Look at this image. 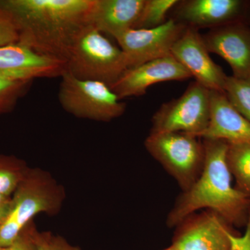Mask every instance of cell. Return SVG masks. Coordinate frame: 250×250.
Instances as JSON below:
<instances>
[{
  "mask_svg": "<svg viewBox=\"0 0 250 250\" xmlns=\"http://www.w3.org/2000/svg\"><path fill=\"white\" fill-rule=\"evenodd\" d=\"M94 0H0V20L17 31L18 42L66 63L74 42L90 24Z\"/></svg>",
  "mask_w": 250,
  "mask_h": 250,
  "instance_id": "6da1fadb",
  "label": "cell"
},
{
  "mask_svg": "<svg viewBox=\"0 0 250 250\" xmlns=\"http://www.w3.org/2000/svg\"><path fill=\"white\" fill-rule=\"evenodd\" d=\"M191 77L190 72L170 55L127 69L110 88L122 100L142 96L155 83Z\"/></svg>",
  "mask_w": 250,
  "mask_h": 250,
  "instance_id": "8fae6325",
  "label": "cell"
},
{
  "mask_svg": "<svg viewBox=\"0 0 250 250\" xmlns=\"http://www.w3.org/2000/svg\"><path fill=\"white\" fill-rule=\"evenodd\" d=\"M128 69L124 52L93 26L83 29L70 49L65 72L111 86Z\"/></svg>",
  "mask_w": 250,
  "mask_h": 250,
  "instance_id": "277c9868",
  "label": "cell"
},
{
  "mask_svg": "<svg viewBox=\"0 0 250 250\" xmlns=\"http://www.w3.org/2000/svg\"><path fill=\"white\" fill-rule=\"evenodd\" d=\"M163 250H178L176 249V248H173L172 246H169L168 248H166V249Z\"/></svg>",
  "mask_w": 250,
  "mask_h": 250,
  "instance_id": "4316f807",
  "label": "cell"
},
{
  "mask_svg": "<svg viewBox=\"0 0 250 250\" xmlns=\"http://www.w3.org/2000/svg\"><path fill=\"white\" fill-rule=\"evenodd\" d=\"M210 93L193 82L182 96L164 104L156 112L150 132H182L198 138L209 121Z\"/></svg>",
  "mask_w": 250,
  "mask_h": 250,
  "instance_id": "52a82bcc",
  "label": "cell"
},
{
  "mask_svg": "<svg viewBox=\"0 0 250 250\" xmlns=\"http://www.w3.org/2000/svg\"><path fill=\"white\" fill-rule=\"evenodd\" d=\"M65 62L42 55L19 42L0 46V75L16 80L62 77Z\"/></svg>",
  "mask_w": 250,
  "mask_h": 250,
  "instance_id": "7c38bea8",
  "label": "cell"
},
{
  "mask_svg": "<svg viewBox=\"0 0 250 250\" xmlns=\"http://www.w3.org/2000/svg\"><path fill=\"white\" fill-rule=\"evenodd\" d=\"M30 167L22 159L0 154V194L11 197Z\"/></svg>",
  "mask_w": 250,
  "mask_h": 250,
  "instance_id": "ac0fdd59",
  "label": "cell"
},
{
  "mask_svg": "<svg viewBox=\"0 0 250 250\" xmlns=\"http://www.w3.org/2000/svg\"><path fill=\"white\" fill-rule=\"evenodd\" d=\"M246 226V231L242 236L236 233H230V250H250V210Z\"/></svg>",
  "mask_w": 250,
  "mask_h": 250,
  "instance_id": "cb8c5ba5",
  "label": "cell"
},
{
  "mask_svg": "<svg viewBox=\"0 0 250 250\" xmlns=\"http://www.w3.org/2000/svg\"><path fill=\"white\" fill-rule=\"evenodd\" d=\"M36 243L38 250H82L79 247L72 246L62 236L51 231H38Z\"/></svg>",
  "mask_w": 250,
  "mask_h": 250,
  "instance_id": "7402d4cb",
  "label": "cell"
},
{
  "mask_svg": "<svg viewBox=\"0 0 250 250\" xmlns=\"http://www.w3.org/2000/svg\"><path fill=\"white\" fill-rule=\"evenodd\" d=\"M231 226L213 210H202L175 228L171 246L178 250H230Z\"/></svg>",
  "mask_w": 250,
  "mask_h": 250,
  "instance_id": "9c48e42d",
  "label": "cell"
},
{
  "mask_svg": "<svg viewBox=\"0 0 250 250\" xmlns=\"http://www.w3.org/2000/svg\"><path fill=\"white\" fill-rule=\"evenodd\" d=\"M198 138L228 144L250 142V123L237 111L225 93L210 90L209 121Z\"/></svg>",
  "mask_w": 250,
  "mask_h": 250,
  "instance_id": "9a60e30c",
  "label": "cell"
},
{
  "mask_svg": "<svg viewBox=\"0 0 250 250\" xmlns=\"http://www.w3.org/2000/svg\"><path fill=\"white\" fill-rule=\"evenodd\" d=\"M17 31L10 23L0 20V46L18 42Z\"/></svg>",
  "mask_w": 250,
  "mask_h": 250,
  "instance_id": "d4e9b609",
  "label": "cell"
},
{
  "mask_svg": "<svg viewBox=\"0 0 250 250\" xmlns=\"http://www.w3.org/2000/svg\"><path fill=\"white\" fill-rule=\"evenodd\" d=\"M202 39L210 53L228 62L233 77H250V28L243 21L213 28Z\"/></svg>",
  "mask_w": 250,
  "mask_h": 250,
  "instance_id": "4fadbf2b",
  "label": "cell"
},
{
  "mask_svg": "<svg viewBox=\"0 0 250 250\" xmlns=\"http://www.w3.org/2000/svg\"><path fill=\"white\" fill-rule=\"evenodd\" d=\"M65 197V188L52 174L30 167L11 196L9 213L0 226V247L11 244L36 215L58 214Z\"/></svg>",
  "mask_w": 250,
  "mask_h": 250,
  "instance_id": "3957f363",
  "label": "cell"
},
{
  "mask_svg": "<svg viewBox=\"0 0 250 250\" xmlns=\"http://www.w3.org/2000/svg\"><path fill=\"white\" fill-rule=\"evenodd\" d=\"M177 0H146L135 29H152L167 21V15L178 4Z\"/></svg>",
  "mask_w": 250,
  "mask_h": 250,
  "instance_id": "ffe728a7",
  "label": "cell"
},
{
  "mask_svg": "<svg viewBox=\"0 0 250 250\" xmlns=\"http://www.w3.org/2000/svg\"><path fill=\"white\" fill-rule=\"evenodd\" d=\"M33 80H16L0 75V115L9 113L27 93Z\"/></svg>",
  "mask_w": 250,
  "mask_h": 250,
  "instance_id": "44dd1931",
  "label": "cell"
},
{
  "mask_svg": "<svg viewBox=\"0 0 250 250\" xmlns=\"http://www.w3.org/2000/svg\"><path fill=\"white\" fill-rule=\"evenodd\" d=\"M187 27L170 19L152 29H129L115 39L124 52L129 69L171 55L172 47Z\"/></svg>",
  "mask_w": 250,
  "mask_h": 250,
  "instance_id": "ba28073f",
  "label": "cell"
},
{
  "mask_svg": "<svg viewBox=\"0 0 250 250\" xmlns=\"http://www.w3.org/2000/svg\"><path fill=\"white\" fill-rule=\"evenodd\" d=\"M61 77L59 103L72 116L90 121L109 122L124 114L126 104L106 83L80 80L67 72Z\"/></svg>",
  "mask_w": 250,
  "mask_h": 250,
  "instance_id": "8992f818",
  "label": "cell"
},
{
  "mask_svg": "<svg viewBox=\"0 0 250 250\" xmlns=\"http://www.w3.org/2000/svg\"><path fill=\"white\" fill-rule=\"evenodd\" d=\"M144 145L149 154L175 179L182 192L188 190L200 177L205 157L200 138L182 132H150Z\"/></svg>",
  "mask_w": 250,
  "mask_h": 250,
  "instance_id": "5b68a950",
  "label": "cell"
},
{
  "mask_svg": "<svg viewBox=\"0 0 250 250\" xmlns=\"http://www.w3.org/2000/svg\"><path fill=\"white\" fill-rule=\"evenodd\" d=\"M224 93L237 111L250 123V77L228 76Z\"/></svg>",
  "mask_w": 250,
  "mask_h": 250,
  "instance_id": "d6986e66",
  "label": "cell"
},
{
  "mask_svg": "<svg viewBox=\"0 0 250 250\" xmlns=\"http://www.w3.org/2000/svg\"><path fill=\"white\" fill-rule=\"evenodd\" d=\"M37 232L35 223L31 222L11 244L0 247V250H38L36 243Z\"/></svg>",
  "mask_w": 250,
  "mask_h": 250,
  "instance_id": "603a6c76",
  "label": "cell"
},
{
  "mask_svg": "<svg viewBox=\"0 0 250 250\" xmlns=\"http://www.w3.org/2000/svg\"><path fill=\"white\" fill-rule=\"evenodd\" d=\"M198 29L188 27L171 49V55L190 72L195 82L211 91L223 92L228 75L210 58Z\"/></svg>",
  "mask_w": 250,
  "mask_h": 250,
  "instance_id": "30bf717a",
  "label": "cell"
},
{
  "mask_svg": "<svg viewBox=\"0 0 250 250\" xmlns=\"http://www.w3.org/2000/svg\"><path fill=\"white\" fill-rule=\"evenodd\" d=\"M11 200V197L0 194V226L4 223L5 219L9 213Z\"/></svg>",
  "mask_w": 250,
  "mask_h": 250,
  "instance_id": "484cf974",
  "label": "cell"
},
{
  "mask_svg": "<svg viewBox=\"0 0 250 250\" xmlns=\"http://www.w3.org/2000/svg\"><path fill=\"white\" fill-rule=\"evenodd\" d=\"M178 5L175 21L198 29L242 21L248 4L242 0H189Z\"/></svg>",
  "mask_w": 250,
  "mask_h": 250,
  "instance_id": "5bb4252c",
  "label": "cell"
},
{
  "mask_svg": "<svg viewBox=\"0 0 250 250\" xmlns=\"http://www.w3.org/2000/svg\"><path fill=\"white\" fill-rule=\"evenodd\" d=\"M227 161L236 188L250 197V142L229 144Z\"/></svg>",
  "mask_w": 250,
  "mask_h": 250,
  "instance_id": "e0dca14e",
  "label": "cell"
},
{
  "mask_svg": "<svg viewBox=\"0 0 250 250\" xmlns=\"http://www.w3.org/2000/svg\"><path fill=\"white\" fill-rule=\"evenodd\" d=\"M146 0H94L90 24L116 38L135 29Z\"/></svg>",
  "mask_w": 250,
  "mask_h": 250,
  "instance_id": "2e32d148",
  "label": "cell"
},
{
  "mask_svg": "<svg viewBox=\"0 0 250 250\" xmlns=\"http://www.w3.org/2000/svg\"><path fill=\"white\" fill-rule=\"evenodd\" d=\"M203 170L195 184L177 197L166 218V225L175 228L192 213L210 210L231 227L246 226L250 210V197L231 184V173L227 161L228 143L203 139Z\"/></svg>",
  "mask_w": 250,
  "mask_h": 250,
  "instance_id": "7a4b0ae2",
  "label": "cell"
}]
</instances>
